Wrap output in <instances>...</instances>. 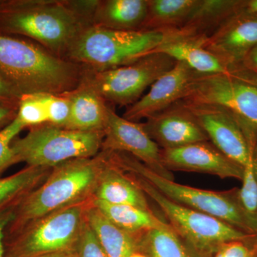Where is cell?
Wrapping results in <instances>:
<instances>
[{
  "label": "cell",
  "mask_w": 257,
  "mask_h": 257,
  "mask_svg": "<svg viewBox=\"0 0 257 257\" xmlns=\"http://www.w3.org/2000/svg\"><path fill=\"white\" fill-rule=\"evenodd\" d=\"M104 132H82L44 124L29 128L12 143L18 163L53 168L79 158L95 157L101 150Z\"/></svg>",
  "instance_id": "6"
},
{
  "label": "cell",
  "mask_w": 257,
  "mask_h": 257,
  "mask_svg": "<svg viewBox=\"0 0 257 257\" xmlns=\"http://www.w3.org/2000/svg\"><path fill=\"white\" fill-rule=\"evenodd\" d=\"M195 40L227 65L245 71L241 62L248 51L257 45V16L237 13L211 35Z\"/></svg>",
  "instance_id": "13"
},
{
  "label": "cell",
  "mask_w": 257,
  "mask_h": 257,
  "mask_svg": "<svg viewBox=\"0 0 257 257\" xmlns=\"http://www.w3.org/2000/svg\"><path fill=\"white\" fill-rule=\"evenodd\" d=\"M75 250L77 257H107L86 219Z\"/></svg>",
  "instance_id": "32"
},
{
  "label": "cell",
  "mask_w": 257,
  "mask_h": 257,
  "mask_svg": "<svg viewBox=\"0 0 257 257\" xmlns=\"http://www.w3.org/2000/svg\"><path fill=\"white\" fill-rule=\"evenodd\" d=\"M41 98L48 118L49 124L64 127L70 114L71 103L64 94L42 93Z\"/></svg>",
  "instance_id": "29"
},
{
  "label": "cell",
  "mask_w": 257,
  "mask_h": 257,
  "mask_svg": "<svg viewBox=\"0 0 257 257\" xmlns=\"http://www.w3.org/2000/svg\"><path fill=\"white\" fill-rule=\"evenodd\" d=\"M23 130V125L15 118L9 125L0 130V175L12 166L18 164L12 143Z\"/></svg>",
  "instance_id": "30"
},
{
  "label": "cell",
  "mask_w": 257,
  "mask_h": 257,
  "mask_svg": "<svg viewBox=\"0 0 257 257\" xmlns=\"http://www.w3.org/2000/svg\"><path fill=\"white\" fill-rule=\"evenodd\" d=\"M138 252L147 257H195L172 227L152 229L139 235Z\"/></svg>",
  "instance_id": "26"
},
{
  "label": "cell",
  "mask_w": 257,
  "mask_h": 257,
  "mask_svg": "<svg viewBox=\"0 0 257 257\" xmlns=\"http://www.w3.org/2000/svg\"><path fill=\"white\" fill-rule=\"evenodd\" d=\"M127 174L147 197L156 203L170 221L171 227L195 257L214 254L221 244L228 241L256 236L246 234L215 217L177 204L162 195L145 179Z\"/></svg>",
  "instance_id": "7"
},
{
  "label": "cell",
  "mask_w": 257,
  "mask_h": 257,
  "mask_svg": "<svg viewBox=\"0 0 257 257\" xmlns=\"http://www.w3.org/2000/svg\"><path fill=\"white\" fill-rule=\"evenodd\" d=\"M109 155L121 170L145 179L170 200L215 217L246 234L256 235L240 206L237 190L219 192L194 188L159 175L128 154L109 152Z\"/></svg>",
  "instance_id": "5"
},
{
  "label": "cell",
  "mask_w": 257,
  "mask_h": 257,
  "mask_svg": "<svg viewBox=\"0 0 257 257\" xmlns=\"http://www.w3.org/2000/svg\"><path fill=\"white\" fill-rule=\"evenodd\" d=\"M239 13L257 16V0L241 1Z\"/></svg>",
  "instance_id": "37"
},
{
  "label": "cell",
  "mask_w": 257,
  "mask_h": 257,
  "mask_svg": "<svg viewBox=\"0 0 257 257\" xmlns=\"http://www.w3.org/2000/svg\"><path fill=\"white\" fill-rule=\"evenodd\" d=\"M166 38L162 31H118L90 27L74 42L67 60L88 70L116 68L152 55Z\"/></svg>",
  "instance_id": "4"
},
{
  "label": "cell",
  "mask_w": 257,
  "mask_h": 257,
  "mask_svg": "<svg viewBox=\"0 0 257 257\" xmlns=\"http://www.w3.org/2000/svg\"><path fill=\"white\" fill-rule=\"evenodd\" d=\"M14 208L0 211V257H5V232L14 216Z\"/></svg>",
  "instance_id": "34"
},
{
  "label": "cell",
  "mask_w": 257,
  "mask_h": 257,
  "mask_svg": "<svg viewBox=\"0 0 257 257\" xmlns=\"http://www.w3.org/2000/svg\"><path fill=\"white\" fill-rule=\"evenodd\" d=\"M256 241H257V233H256Z\"/></svg>",
  "instance_id": "40"
},
{
  "label": "cell",
  "mask_w": 257,
  "mask_h": 257,
  "mask_svg": "<svg viewBox=\"0 0 257 257\" xmlns=\"http://www.w3.org/2000/svg\"><path fill=\"white\" fill-rule=\"evenodd\" d=\"M155 53L164 54L176 62H184L199 74H219L257 81L256 75L230 67L194 39L167 37L152 55Z\"/></svg>",
  "instance_id": "17"
},
{
  "label": "cell",
  "mask_w": 257,
  "mask_h": 257,
  "mask_svg": "<svg viewBox=\"0 0 257 257\" xmlns=\"http://www.w3.org/2000/svg\"><path fill=\"white\" fill-rule=\"evenodd\" d=\"M16 119L24 128H32L48 123L41 94H25L20 97Z\"/></svg>",
  "instance_id": "28"
},
{
  "label": "cell",
  "mask_w": 257,
  "mask_h": 257,
  "mask_svg": "<svg viewBox=\"0 0 257 257\" xmlns=\"http://www.w3.org/2000/svg\"><path fill=\"white\" fill-rule=\"evenodd\" d=\"M20 96L0 75V101L19 102Z\"/></svg>",
  "instance_id": "35"
},
{
  "label": "cell",
  "mask_w": 257,
  "mask_h": 257,
  "mask_svg": "<svg viewBox=\"0 0 257 257\" xmlns=\"http://www.w3.org/2000/svg\"><path fill=\"white\" fill-rule=\"evenodd\" d=\"M92 204L106 218L121 229L139 236L152 229L171 227L152 211L128 205H114L101 201L93 200Z\"/></svg>",
  "instance_id": "23"
},
{
  "label": "cell",
  "mask_w": 257,
  "mask_h": 257,
  "mask_svg": "<svg viewBox=\"0 0 257 257\" xmlns=\"http://www.w3.org/2000/svg\"><path fill=\"white\" fill-rule=\"evenodd\" d=\"M254 236L224 243L218 248L212 257H257L256 239L253 244L248 241Z\"/></svg>",
  "instance_id": "31"
},
{
  "label": "cell",
  "mask_w": 257,
  "mask_h": 257,
  "mask_svg": "<svg viewBox=\"0 0 257 257\" xmlns=\"http://www.w3.org/2000/svg\"><path fill=\"white\" fill-rule=\"evenodd\" d=\"M180 101L224 108L257 130V81L199 74Z\"/></svg>",
  "instance_id": "11"
},
{
  "label": "cell",
  "mask_w": 257,
  "mask_h": 257,
  "mask_svg": "<svg viewBox=\"0 0 257 257\" xmlns=\"http://www.w3.org/2000/svg\"><path fill=\"white\" fill-rule=\"evenodd\" d=\"M241 67L246 72L257 76V45L248 51L241 62Z\"/></svg>",
  "instance_id": "36"
},
{
  "label": "cell",
  "mask_w": 257,
  "mask_h": 257,
  "mask_svg": "<svg viewBox=\"0 0 257 257\" xmlns=\"http://www.w3.org/2000/svg\"><path fill=\"white\" fill-rule=\"evenodd\" d=\"M182 102L197 119L211 143L223 155L243 168L254 160L256 128L224 108Z\"/></svg>",
  "instance_id": "10"
},
{
  "label": "cell",
  "mask_w": 257,
  "mask_h": 257,
  "mask_svg": "<svg viewBox=\"0 0 257 257\" xmlns=\"http://www.w3.org/2000/svg\"><path fill=\"white\" fill-rule=\"evenodd\" d=\"M147 13V0H99L92 27L118 30H141Z\"/></svg>",
  "instance_id": "21"
},
{
  "label": "cell",
  "mask_w": 257,
  "mask_h": 257,
  "mask_svg": "<svg viewBox=\"0 0 257 257\" xmlns=\"http://www.w3.org/2000/svg\"><path fill=\"white\" fill-rule=\"evenodd\" d=\"M197 0H147V13L143 31H168L182 26Z\"/></svg>",
  "instance_id": "24"
},
{
  "label": "cell",
  "mask_w": 257,
  "mask_h": 257,
  "mask_svg": "<svg viewBox=\"0 0 257 257\" xmlns=\"http://www.w3.org/2000/svg\"><path fill=\"white\" fill-rule=\"evenodd\" d=\"M130 257H147L143 254V253L140 252H135L133 254H132Z\"/></svg>",
  "instance_id": "39"
},
{
  "label": "cell",
  "mask_w": 257,
  "mask_h": 257,
  "mask_svg": "<svg viewBox=\"0 0 257 257\" xmlns=\"http://www.w3.org/2000/svg\"><path fill=\"white\" fill-rule=\"evenodd\" d=\"M176 62L169 56L155 53L116 68L100 71L83 69L80 84L97 93L109 105L131 106Z\"/></svg>",
  "instance_id": "9"
},
{
  "label": "cell",
  "mask_w": 257,
  "mask_h": 257,
  "mask_svg": "<svg viewBox=\"0 0 257 257\" xmlns=\"http://www.w3.org/2000/svg\"><path fill=\"white\" fill-rule=\"evenodd\" d=\"M51 170L47 167L27 166L14 175L0 178V211L16 207L47 179Z\"/></svg>",
  "instance_id": "25"
},
{
  "label": "cell",
  "mask_w": 257,
  "mask_h": 257,
  "mask_svg": "<svg viewBox=\"0 0 257 257\" xmlns=\"http://www.w3.org/2000/svg\"><path fill=\"white\" fill-rule=\"evenodd\" d=\"M90 203L55 211L19 230L5 239V257H35L75 249Z\"/></svg>",
  "instance_id": "8"
},
{
  "label": "cell",
  "mask_w": 257,
  "mask_h": 257,
  "mask_svg": "<svg viewBox=\"0 0 257 257\" xmlns=\"http://www.w3.org/2000/svg\"><path fill=\"white\" fill-rule=\"evenodd\" d=\"M85 219L106 256L130 257L138 252V236L111 222L92 202L86 209Z\"/></svg>",
  "instance_id": "22"
},
{
  "label": "cell",
  "mask_w": 257,
  "mask_h": 257,
  "mask_svg": "<svg viewBox=\"0 0 257 257\" xmlns=\"http://www.w3.org/2000/svg\"><path fill=\"white\" fill-rule=\"evenodd\" d=\"M83 68L40 44L0 35V75L19 95L64 94L78 87Z\"/></svg>",
  "instance_id": "2"
},
{
  "label": "cell",
  "mask_w": 257,
  "mask_h": 257,
  "mask_svg": "<svg viewBox=\"0 0 257 257\" xmlns=\"http://www.w3.org/2000/svg\"><path fill=\"white\" fill-rule=\"evenodd\" d=\"M35 257H77V254H76V250L72 249L45 253V254L39 255Z\"/></svg>",
  "instance_id": "38"
},
{
  "label": "cell",
  "mask_w": 257,
  "mask_h": 257,
  "mask_svg": "<svg viewBox=\"0 0 257 257\" xmlns=\"http://www.w3.org/2000/svg\"><path fill=\"white\" fill-rule=\"evenodd\" d=\"M71 103L70 114L64 127L82 132H104L108 104L97 93L79 84L64 94Z\"/></svg>",
  "instance_id": "20"
},
{
  "label": "cell",
  "mask_w": 257,
  "mask_h": 257,
  "mask_svg": "<svg viewBox=\"0 0 257 257\" xmlns=\"http://www.w3.org/2000/svg\"><path fill=\"white\" fill-rule=\"evenodd\" d=\"M106 162V154L101 151L95 157L74 159L52 168L47 179L14 208L5 239L55 211L92 202Z\"/></svg>",
  "instance_id": "1"
},
{
  "label": "cell",
  "mask_w": 257,
  "mask_h": 257,
  "mask_svg": "<svg viewBox=\"0 0 257 257\" xmlns=\"http://www.w3.org/2000/svg\"><path fill=\"white\" fill-rule=\"evenodd\" d=\"M87 28L68 0H0V35L29 39L66 60Z\"/></svg>",
  "instance_id": "3"
},
{
  "label": "cell",
  "mask_w": 257,
  "mask_h": 257,
  "mask_svg": "<svg viewBox=\"0 0 257 257\" xmlns=\"http://www.w3.org/2000/svg\"><path fill=\"white\" fill-rule=\"evenodd\" d=\"M101 151L128 154L154 171L174 180L172 172L165 168L161 158V149L147 134L143 123L119 116L109 106Z\"/></svg>",
  "instance_id": "12"
},
{
  "label": "cell",
  "mask_w": 257,
  "mask_h": 257,
  "mask_svg": "<svg viewBox=\"0 0 257 257\" xmlns=\"http://www.w3.org/2000/svg\"><path fill=\"white\" fill-rule=\"evenodd\" d=\"M161 158L171 172H198L241 181L243 177V167L227 158L209 141L161 150Z\"/></svg>",
  "instance_id": "14"
},
{
  "label": "cell",
  "mask_w": 257,
  "mask_h": 257,
  "mask_svg": "<svg viewBox=\"0 0 257 257\" xmlns=\"http://www.w3.org/2000/svg\"><path fill=\"white\" fill-rule=\"evenodd\" d=\"M198 74L184 62H176L170 71L152 84L147 94L128 106L123 117L138 122L165 110L183 99Z\"/></svg>",
  "instance_id": "16"
},
{
  "label": "cell",
  "mask_w": 257,
  "mask_h": 257,
  "mask_svg": "<svg viewBox=\"0 0 257 257\" xmlns=\"http://www.w3.org/2000/svg\"><path fill=\"white\" fill-rule=\"evenodd\" d=\"M241 187L237 190V198L248 224L255 234L257 233V148L256 157L243 168Z\"/></svg>",
  "instance_id": "27"
},
{
  "label": "cell",
  "mask_w": 257,
  "mask_h": 257,
  "mask_svg": "<svg viewBox=\"0 0 257 257\" xmlns=\"http://www.w3.org/2000/svg\"><path fill=\"white\" fill-rule=\"evenodd\" d=\"M241 1L197 0L185 23L179 28L168 30L172 38L199 39L211 35L233 15L239 13Z\"/></svg>",
  "instance_id": "18"
},
{
  "label": "cell",
  "mask_w": 257,
  "mask_h": 257,
  "mask_svg": "<svg viewBox=\"0 0 257 257\" xmlns=\"http://www.w3.org/2000/svg\"><path fill=\"white\" fill-rule=\"evenodd\" d=\"M19 102L0 101V130L9 125L16 118Z\"/></svg>",
  "instance_id": "33"
},
{
  "label": "cell",
  "mask_w": 257,
  "mask_h": 257,
  "mask_svg": "<svg viewBox=\"0 0 257 257\" xmlns=\"http://www.w3.org/2000/svg\"><path fill=\"white\" fill-rule=\"evenodd\" d=\"M143 124L161 150L209 141L197 119L182 101L147 118Z\"/></svg>",
  "instance_id": "15"
},
{
  "label": "cell",
  "mask_w": 257,
  "mask_h": 257,
  "mask_svg": "<svg viewBox=\"0 0 257 257\" xmlns=\"http://www.w3.org/2000/svg\"><path fill=\"white\" fill-rule=\"evenodd\" d=\"M107 162L98 182L93 200L114 204L133 206L152 211L147 196L133 179L117 167L107 152Z\"/></svg>",
  "instance_id": "19"
}]
</instances>
